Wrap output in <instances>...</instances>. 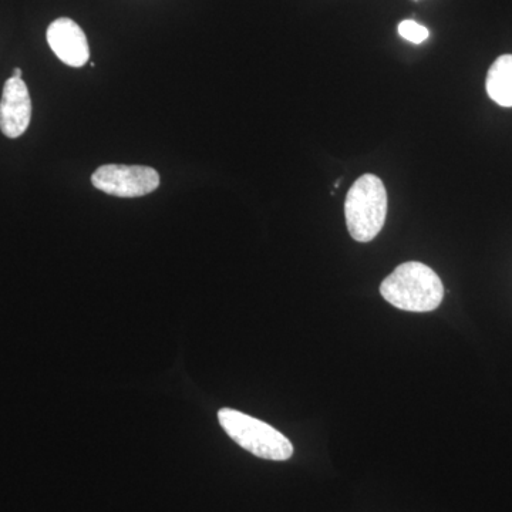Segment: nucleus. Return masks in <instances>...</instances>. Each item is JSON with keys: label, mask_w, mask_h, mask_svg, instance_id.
<instances>
[{"label": "nucleus", "mask_w": 512, "mask_h": 512, "mask_svg": "<svg viewBox=\"0 0 512 512\" xmlns=\"http://www.w3.org/2000/svg\"><path fill=\"white\" fill-rule=\"evenodd\" d=\"M380 293L394 308L407 312H431L444 298L440 276L421 262L397 266L380 285Z\"/></svg>", "instance_id": "1"}, {"label": "nucleus", "mask_w": 512, "mask_h": 512, "mask_svg": "<svg viewBox=\"0 0 512 512\" xmlns=\"http://www.w3.org/2000/svg\"><path fill=\"white\" fill-rule=\"evenodd\" d=\"M387 191L383 181L373 174L357 178L345 201L346 225L357 242H370L380 234L386 222Z\"/></svg>", "instance_id": "2"}, {"label": "nucleus", "mask_w": 512, "mask_h": 512, "mask_svg": "<svg viewBox=\"0 0 512 512\" xmlns=\"http://www.w3.org/2000/svg\"><path fill=\"white\" fill-rule=\"evenodd\" d=\"M218 420L225 433L254 456L272 461H286L292 457L291 441L265 421L232 409H221Z\"/></svg>", "instance_id": "3"}, {"label": "nucleus", "mask_w": 512, "mask_h": 512, "mask_svg": "<svg viewBox=\"0 0 512 512\" xmlns=\"http://www.w3.org/2000/svg\"><path fill=\"white\" fill-rule=\"evenodd\" d=\"M92 183L97 190L120 198L144 197L160 187V175L144 165H101Z\"/></svg>", "instance_id": "4"}, {"label": "nucleus", "mask_w": 512, "mask_h": 512, "mask_svg": "<svg viewBox=\"0 0 512 512\" xmlns=\"http://www.w3.org/2000/svg\"><path fill=\"white\" fill-rule=\"evenodd\" d=\"M32 120V100L28 86L19 77H10L0 100V130L9 138H18L28 130Z\"/></svg>", "instance_id": "5"}, {"label": "nucleus", "mask_w": 512, "mask_h": 512, "mask_svg": "<svg viewBox=\"0 0 512 512\" xmlns=\"http://www.w3.org/2000/svg\"><path fill=\"white\" fill-rule=\"evenodd\" d=\"M47 43L64 64L82 67L89 62L90 49L86 33L69 18L55 20L47 29Z\"/></svg>", "instance_id": "6"}, {"label": "nucleus", "mask_w": 512, "mask_h": 512, "mask_svg": "<svg viewBox=\"0 0 512 512\" xmlns=\"http://www.w3.org/2000/svg\"><path fill=\"white\" fill-rule=\"evenodd\" d=\"M488 96L503 107H512V55L498 57L487 74Z\"/></svg>", "instance_id": "7"}, {"label": "nucleus", "mask_w": 512, "mask_h": 512, "mask_svg": "<svg viewBox=\"0 0 512 512\" xmlns=\"http://www.w3.org/2000/svg\"><path fill=\"white\" fill-rule=\"evenodd\" d=\"M397 30H399V35L402 36L404 40H407V42L416 43V45L423 43L424 40H426L430 35L427 28H424V26L414 22V20H403Z\"/></svg>", "instance_id": "8"}, {"label": "nucleus", "mask_w": 512, "mask_h": 512, "mask_svg": "<svg viewBox=\"0 0 512 512\" xmlns=\"http://www.w3.org/2000/svg\"><path fill=\"white\" fill-rule=\"evenodd\" d=\"M22 69H19V67H16L15 70H13V77H19V79H22Z\"/></svg>", "instance_id": "9"}]
</instances>
